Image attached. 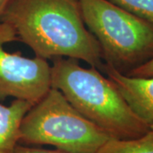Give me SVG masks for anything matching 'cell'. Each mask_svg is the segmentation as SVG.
<instances>
[{
  "instance_id": "7",
  "label": "cell",
  "mask_w": 153,
  "mask_h": 153,
  "mask_svg": "<svg viewBox=\"0 0 153 153\" xmlns=\"http://www.w3.org/2000/svg\"><path fill=\"white\" fill-rule=\"evenodd\" d=\"M33 105L16 99L10 105L0 103V153H12L19 144L22 119Z\"/></svg>"
},
{
  "instance_id": "1",
  "label": "cell",
  "mask_w": 153,
  "mask_h": 153,
  "mask_svg": "<svg viewBox=\"0 0 153 153\" xmlns=\"http://www.w3.org/2000/svg\"><path fill=\"white\" fill-rule=\"evenodd\" d=\"M0 21L37 57L71 58L102 70L100 45L83 22L78 0H13Z\"/></svg>"
},
{
  "instance_id": "6",
  "label": "cell",
  "mask_w": 153,
  "mask_h": 153,
  "mask_svg": "<svg viewBox=\"0 0 153 153\" xmlns=\"http://www.w3.org/2000/svg\"><path fill=\"white\" fill-rule=\"evenodd\" d=\"M101 72L113 82L132 111L153 130V77L127 76L105 63Z\"/></svg>"
},
{
  "instance_id": "2",
  "label": "cell",
  "mask_w": 153,
  "mask_h": 153,
  "mask_svg": "<svg viewBox=\"0 0 153 153\" xmlns=\"http://www.w3.org/2000/svg\"><path fill=\"white\" fill-rule=\"evenodd\" d=\"M51 88L59 90L69 103L111 139L129 140L150 130L115 87L97 68L80 66L78 60H52Z\"/></svg>"
},
{
  "instance_id": "10",
  "label": "cell",
  "mask_w": 153,
  "mask_h": 153,
  "mask_svg": "<svg viewBox=\"0 0 153 153\" xmlns=\"http://www.w3.org/2000/svg\"><path fill=\"white\" fill-rule=\"evenodd\" d=\"M126 75L134 77H153V58L128 71Z\"/></svg>"
},
{
  "instance_id": "8",
  "label": "cell",
  "mask_w": 153,
  "mask_h": 153,
  "mask_svg": "<svg viewBox=\"0 0 153 153\" xmlns=\"http://www.w3.org/2000/svg\"><path fill=\"white\" fill-rule=\"evenodd\" d=\"M96 153H153V130L134 139H111Z\"/></svg>"
},
{
  "instance_id": "3",
  "label": "cell",
  "mask_w": 153,
  "mask_h": 153,
  "mask_svg": "<svg viewBox=\"0 0 153 153\" xmlns=\"http://www.w3.org/2000/svg\"><path fill=\"white\" fill-rule=\"evenodd\" d=\"M111 138L50 88L23 117L19 144L53 146L66 153H96Z\"/></svg>"
},
{
  "instance_id": "4",
  "label": "cell",
  "mask_w": 153,
  "mask_h": 153,
  "mask_svg": "<svg viewBox=\"0 0 153 153\" xmlns=\"http://www.w3.org/2000/svg\"><path fill=\"white\" fill-rule=\"evenodd\" d=\"M105 64L123 74L153 58V26L108 0H78Z\"/></svg>"
},
{
  "instance_id": "9",
  "label": "cell",
  "mask_w": 153,
  "mask_h": 153,
  "mask_svg": "<svg viewBox=\"0 0 153 153\" xmlns=\"http://www.w3.org/2000/svg\"><path fill=\"white\" fill-rule=\"evenodd\" d=\"M153 26V0H108Z\"/></svg>"
},
{
  "instance_id": "5",
  "label": "cell",
  "mask_w": 153,
  "mask_h": 153,
  "mask_svg": "<svg viewBox=\"0 0 153 153\" xmlns=\"http://www.w3.org/2000/svg\"><path fill=\"white\" fill-rule=\"evenodd\" d=\"M16 41L13 28L0 21V100L12 97L35 104L51 88V66L42 58L4 49Z\"/></svg>"
},
{
  "instance_id": "12",
  "label": "cell",
  "mask_w": 153,
  "mask_h": 153,
  "mask_svg": "<svg viewBox=\"0 0 153 153\" xmlns=\"http://www.w3.org/2000/svg\"><path fill=\"white\" fill-rule=\"evenodd\" d=\"M12 1L13 0H0V17L2 16V15Z\"/></svg>"
},
{
  "instance_id": "11",
  "label": "cell",
  "mask_w": 153,
  "mask_h": 153,
  "mask_svg": "<svg viewBox=\"0 0 153 153\" xmlns=\"http://www.w3.org/2000/svg\"><path fill=\"white\" fill-rule=\"evenodd\" d=\"M12 153H66L60 150H46L43 148L31 147L18 144Z\"/></svg>"
}]
</instances>
